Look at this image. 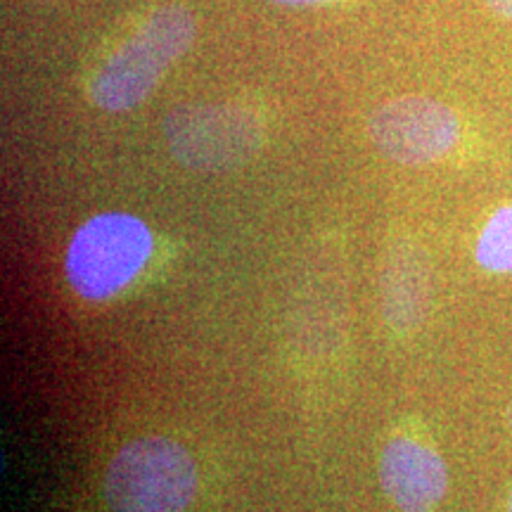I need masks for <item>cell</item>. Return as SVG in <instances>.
Returning <instances> with one entry per match:
<instances>
[{"mask_svg":"<svg viewBox=\"0 0 512 512\" xmlns=\"http://www.w3.org/2000/svg\"><path fill=\"white\" fill-rule=\"evenodd\" d=\"M192 36L195 19L185 8L166 5L152 12L98 69L91 83V100L107 112L133 110L190 48Z\"/></svg>","mask_w":512,"mask_h":512,"instance_id":"1","label":"cell"},{"mask_svg":"<svg viewBox=\"0 0 512 512\" xmlns=\"http://www.w3.org/2000/svg\"><path fill=\"white\" fill-rule=\"evenodd\" d=\"M195 494V458L176 439H133L107 465L105 501L112 512H185Z\"/></svg>","mask_w":512,"mask_h":512,"instance_id":"2","label":"cell"},{"mask_svg":"<svg viewBox=\"0 0 512 512\" xmlns=\"http://www.w3.org/2000/svg\"><path fill=\"white\" fill-rule=\"evenodd\" d=\"M152 254V233L131 214L93 216L67 252V280L81 297L107 299L138 278Z\"/></svg>","mask_w":512,"mask_h":512,"instance_id":"3","label":"cell"},{"mask_svg":"<svg viewBox=\"0 0 512 512\" xmlns=\"http://www.w3.org/2000/svg\"><path fill=\"white\" fill-rule=\"evenodd\" d=\"M164 138L185 169L216 174L252 162L264 145V126L238 105H183L164 119Z\"/></svg>","mask_w":512,"mask_h":512,"instance_id":"4","label":"cell"},{"mask_svg":"<svg viewBox=\"0 0 512 512\" xmlns=\"http://www.w3.org/2000/svg\"><path fill=\"white\" fill-rule=\"evenodd\" d=\"M368 131L377 150L387 159L422 166L441 162L456 150L463 124L444 102L406 95L377 107Z\"/></svg>","mask_w":512,"mask_h":512,"instance_id":"5","label":"cell"},{"mask_svg":"<svg viewBox=\"0 0 512 512\" xmlns=\"http://www.w3.org/2000/svg\"><path fill=\"white\" fill-rule=\"evenodd\" d=\"M380 482L401 512H432L448 491V467L437 448L401 434L382 448Z\"/></svg>","mask_w":512,"mask_h":512,"instance_id":"6","label":"cell"},{"mask_svg":"<svg viewBox=\"0 0 512 512\" xmlns=\"http://www.w3.org/2000/svg\"><path fill=\"white\" fill-rule=\"evenodd\" d=\"M384 323L408 337L425 325L432 309V268L425 249L399 240L384 254L380 275Z\"/></svg>","mask_w":512,"mask_h":512,"instance_id":"7","label":"cell"},{"mask_svg":"<svg viewBox=\"0 0 512 512\" xmlns=\"http://www.w3.org/2000/svg\"><path fill=\"white\" fill-rule=\"evenodd\" d=\"M479 266L491 273H512V204L496 209L484 223L475 247Z\"/></svg>","mask_w":512,"mask_h":512,"instance_id":"8","label":"cell"},{"mask_svg":"<svg viewBox=\"0 0 512 512\" xmlns=\"http://www.w3.org/2000/svg\"><path fill=\"white\" fill-rule=\"evenodd\" d=\"M484 3L494 15L512 22V0H484Z\"/></svg>","mask_w":512,"mask_h":512,"instance_id":"9","label":"cell"},{"mask_svg":"<svg viewBox=\"0 0 512 512\" xmlns=\"http://www.w3.org/2000/svg\"><path fill=\"white\" fill-rule=\"evenodd\" d=\"M273 3H280V5H316V3H323V0H273Z\"/></svg>","mask_w":512,"mask_h":512,"instance_id":"10","label":"cell"},{"mask_svg":"<svg viewBox=\"0 0 512 512\" xmlns=\"http://www.w3.org/2000/svg\"><path fill=\"white\" fill-rule=\"evenodd\" d=\"M505 420H508V427H510V432H512V403H510L508 413H505Z\"/></svg>","mask_w":512,"mask_h":512,"instance_id":"11","label":"cell"},{"mask_svg":"<svg viewBox=\"0 0 512 512\" xmlns=\"http://www.w3.org/2000/svg\"><path fill=\"white\" fill-rule=\"evenodd\" d=\"M510 512H512V496H510Z\"/></svg>","mask_w":512,"mask_h":512,"instance_id":"12","label":"cell"}]
</instances>
